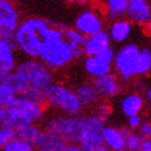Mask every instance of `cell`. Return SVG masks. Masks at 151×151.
Listing matches in <instances>:
<instances>
[{
  "mask_svg": "<svg viewBox=\"0 0 151 151\" xmlns=\"http://www.w3.org/2000/svg\"><path fill=\"white\" fill-rule=\"evenodd\" d=\"M49 21L43 19H27L19 25L14 36V43L29 59H37L43 44Z\"/></svg>",
  "mask_w": 151,
  "mask_h": 151,
  "instance_id": "6da1fadb",
  "label": "cell"
},
{
  "mask_svg": "<svg viewBox=\"0 0 151 151\" xmlns=\"http://www.w3.org/2000/svg\"><path fill=\"white\" fill-rule=\"evenodd\" d=\"M86 127V117H57L47 122L46 127H44V133L60 137L68 144H78L80 134Z\"/></svg>",
  "mask_w": 151,
  "mask_h": 151,
  "instance_id": "7a4b0ae2",
  "label": "cell"
},
{
  "mask_svg": "<svg viewBox=\"0 0 151 151\" xmlns=\"http://www.w3.org/2000/svg\"><path fill=\"white\" fill-rule=\"evenodd\" d=\"M47 106L54 107L69 116H78L82 111V104L73 90L62 84H50L44 90Z\"/></svg>",
  "mask_w": 151,
  "mask_h": 151,
  "instance_id": "3957f363",
  "label": "cell"
},
{
  "mask_svg": "<svg viewBox=\"0 0 151 151\" xmlns=\"http://www.w3.org/2000/svg\"><path fill=\"white\" fill-rule=\"evenodd\" d=\"M15 71L25 79L28 86L44 91L50 84H53L54 75L46 65L35 59L22 62L15 68Z\"/></svg>",
  "mask_w": 151,
  "mask_h": 151,
  "instance_id": "277c9868",
  "label": "cell"
},
{
  "mask_svg": "<svg viewBox=\"0 0 151 151\" xmlns=\"http://www.w3.org/2000/svg\"><path fill=\"white\" fill-rule=\"evenodd\" d=\"M38 59L43 65H46L50 70L63 69L73 60L68 42L64 38L44 43Z\"/></svg>",
  "mask_w": 151,
  "mask_h": 151,
  "instance_id": "5b68a950",
  "label": "cell"
},
{
  "mask_svg": "<svg viewBox=\"0 0 151 151\" xmlns=\"http://www.w3.org/2000/svg\"><path fill=\"white\" fill-rule=\"evenodd\" d=\"M139 52V46L134 43H129L114 55V60H113L112 65H114V69L117 74L122 78V80L129 81L134 78L135 62H137Z\"/></svg>",
  "mask_w": 151,
  "mask_h": 151,
  "instance_id": "8992f818",
  "label": "cell"
},
{
  "mask_svg": "<svg viewBox=\"0 0 151 151\" xmlns=\"http://www.w3.org/2000/svg\"><path fill=\"white\" fill-rule=\"evenodd\" d=\"M20 25L19 12L9 0H0V38L12 41Z\"/></svg>",
  "mask_w": 151,
  "mask_h": 151,
  "instance_id": "52a82bcc",
  "label": "cell"
},
{
  "mask_svg": "<svg viewBox=\"0 0 151 151\" xmlns=\"http://www.w3.org/2000/svg\"><path fill=\"white\" fill-rule=\"evenodd\" d=\"M125 16L133 25L150 27L151 7L147 0H130L128 1Z\"/></svg>",
  "mask_w": 151,
  "mask_h": 151,
  "instance_id": "ba28073f",
  "label": "cell"
},
{
  "mask_svg": "<svg viewBox=\"0 0 151 151\" xmlns=\"http://www.w3.org/2000/svg\"><path fill=\"white\" fill-rule=\"evenodd\" d=\"M75 29L85 37H90L103 29L102 19L92 10H85L76 17Z\"/></svg>",
  "mask_w": 151,
  "mask_h": 151,
  "instance_id": "9c48e42d",
  "label": "cell"
},
{
  "mask_svg": "<svg viewBox=\"0 0 151 151\" xmlns=\"http://www.w3.org/2000/svg\"><path fill=\"white\" fill-rule=\"evenodd\" d=\"M91 85L95 88V91L97 92V95L106 97V99L114 97L120 91V86L118 84V80L114 75H112V74H107V75H104V76L93 79Z\"/></svg>",
  "mask_w": 151,
  "mask_h": 151,
  "instance_id": "30bf717a",
  "label": "cell"
},
{
  "mask_svg": "<svg viewBox=\"0 0 151 151\" xmlns=\"http://www.w3.org/2000/svg\"><path fill=\"white\" fill-rule=\"evenodd\" d=\"M15 46L14 41H7L0 38V71L1 73H12L16 68V57H15Z\"/></svg>",
  "mask_w": 151,
  "mask_h": 151,
  "instance_id": "8fae6325",
  "label": "cell"
},
{
  "mask_svg": "<svg viewBox=\"0 0 151 151\" xmlns=\"http://www.w3.org/2000/svg\"><path fill=\"white\" fill-rule=\"evenodd\" d=\"M27 124H31L29 119L22 112H20L17 108L9 107V108L0 109V125L9 127L11 129L16 130L19 128L25 127Z\"/></svg>",
  "mask_w": 151,
  "mask_h": 151,
  "instance_id": "7c38bea8",
  "label": "cell"
},
{
  "mask_svg": "<svg viewBox=\"0 0 151 151\" xmlns=\"http://www.w3.org/2000/svg\"><path fill=\"white\" fill-rule=\"evenodd\" d=\"M78 145L84 151H108L107 146L103 142L101 133L90 130L87 127L80 134Z\"/></svg>",
  "mask_w": 151,
  "mask_h": 151,
  "instance_id": "4fadbf2b",
  "label": "cell"
},
{
  "mask_svg": "<svg viewBox=\"0 0 151 151\" xmlns=\"http://www.w3.org/2000/svg\"><path fill=\"white\" fill-rule=\"evenodd\" d=\"M111 38L108 36V32L102 29L92 36L86 38V42L84 44V55L86 57H93L100 50L104 49L111 46Z\"/></svg>",
  "mask_w": 151,
  "mask_h": 151,
  "instance_id": "5bb4252c",
  "label": "cell"
},
{
  "mask_svg": "<svg viewBox=\"0 0 151 151\" xmlns=\"http://www.w3.org/2000/svg\"><path fill=\"white\" fill-rule=\"evenodd\" d=\"M12 107L17 108L20 112L24 113V114L29 119V122L33 123V124L41 122V120L43 119V116H44V108L43 107L27 101L22 96L16 97Z\"/></svg>",
  "mask_w": 151,
  "mask_h": 151,
  "instance_id": "9a60e30c",
  "label": "cell"
},
{
  "mask_svg": "<svg viewBox=\"0 0 151 151\" xmlns=\"http://www.w3.org/2000/svg\"><path fill=\"white\" fill-rule=\"evenodd\" d=\"M15 135L20 140H24L28 144H31L35 149H37L43 141L44 138V132L40 129L35 124H27L25 127H21L19 129L15 130Z\"/></svg>",
  "mask_w": 151,
  "mask_h": 151,
  "instance_id": "2e32d148",
  "label": "cell"
},
{
  "mask_svg": "<svg viewBox=\"0 0 151 151\" xmlns=\"http://www.w3.org/2000/svg\"><path fill=\"white\" fill-rule=\"evenodd\" d=\"M132 32H133V24L129 20H125L122 17L113 21V24L109 27L108 36L111 41L116 43H123L130 37Z\"/></svg>",
  "mask_w": 151,
  "mask_h": 151,
  "instance_id": "e0dca14e",
  "label": "cell"
},
{
  "mask_svg": "<svg viewBox=\"0 0 151 151\" xmlns=\"http://www.w3.org/2000/svg\"><path fill=\"white\" fill-rule=\"evenodd\" d=\"M104 145L112 151H125V141L120 129L113 127H104L101 133Z\"/></svg>",
  "mask_w": 151,
  "mask_h": 151,
  "instance_id": "ac0fdd59",
  "label": "cell"
},
{
  "mask_svg": "<svg viewBox=\"0 0 151 151\" xmlns=\"http://www.w3.org/2000/svg\"><path fill=\"white\" fill-rule=\"evenodd\" d=\"M85 70L91 78H101L107 74H111L112 71V64H108L101 60L97 57H86L85 59Z\"/></svg>",
  "mask_w": 151,
  "mask_h": 151,
  "instance_id": "d6986e66",
  "label": "cell"
},
{
  "mask_svg": "<svg viewBox=\"0 0 151 151\" xmlns=\"http://www.w3.org/2000/svg\"><path fill=\"white\" fill-rule=\"evenodd\" d=\"M144 104H145V101L141 95L130 93L122 100L120 107H122V111L127 117H132V116L140 114V112L144 108Z\"/></svg>",
  "mask_w": 151,
  "mask_h": 151,
  "instance_id": "ffe728a7",
  "label": "cell"
},
{
  "mask_svg": "<svg viewBox=\"0 0 151 151\" xmlns=\"http://www.w3.org/2000/svg\"><path fill=\"white\" fill-rule=\"evenodd\" d=\"M151 70V52L149 48H142L135 62L134 76H145Z\"/></svg>",
  "mask_w": 151,
  "mask_h": 151,
  "instance_id": "44dd1931",
  "label": "cell"
},
{
  "mask_svg": "<svg viewBox=\"0 0 151 151\" xmlns=\"http://www.w3.org/2000/svg\"><path fill=\"white\" fill-rule=\"evenodd\" d=\"M74 92L76 95L78 100L80 101V103L82 104V107L84 106H92L99 101V95L95 91L92 85H88V84L80 85Z\"/></svg>",
  "mask_w": 151,
  "mask_h": 151,
  "instance_id": "7402d4cb",
  "label": "cell"
},
{
  "mask_svg": "<svg viewBox=\"0 0 151 151\" xmlns=\"http://www.w3.org/2000/svg\"><path fill=\"white\" fill-rule=\"evenodd\" d=\"M128 0H106V14L111 20H118L125 16Z\"/></svg>",
  "mask_w": 151,
  "mask_h": 151,
  "instance_id": "603a6c76",
  "label": "cell"
},
{
  "mask_svg": "<svg viewBox=\"0 0 151 151\" xmlns=\"http://www.w3.org/2000/svg\"><path fill=\"white\" fill-rule=\"evenodd\" d=\"M68 142L57 135H52L44 133V138L42 144L37 147L38 151H63Z\"/></svg>",
  "mask_w": 151,
  "mask_h": 151,
  "instance_id": "cb8c5ba5",
  "label": "cell"
},
{
  "mask_svg": "<svg viewBox=\"0 0 151 151\" xmlns=\"http://www.w3.org/2000/svg\"><path fill=\"white\" fill-rule=\"evenodd\" d=\"M5 84L9 85L12 88V91L16 93L17 96H20L28 87V85H27V82L25 81V79L22 78L21 75H19L15 70L12 73H10V74H7Z\"/></svg>",
  "mask_w": 151,
  "mask_h": 151,
  "instance_id": "d4e9b609",
  "label": "cell"
},
{
  "mask_svg": "<svg viewBox=\"0 0 151 151\" xmlns=\"http://www.w3.org/2000/svg\"><path fill=\"white\" fill-rule=\"evenodd\" d=\"M20 96H22L24 99H26L29 102L41 106V107H43V108L47 107L46 96H44V92L42 91V90H38V88H35V87L28 86Z\"/></svg>",
  "mask_w": 151,
  "mask_h": 151,
  "instance_id": "484cf974",
  "label": "cell"
},
{
  "mask_svg": "<svg viewBox=\"0 0 151 151\" xmlns=\"http://www.w3.org/2000/svg\"><path fill=\"white\" fill-rule=\"evenodd\" d=\"M120 132H122L124 137L125 151H139L140 150L141 141L144 138H141L140 135L135 134L133 132H129V129H125V128H120Z\"/></svg>",
  "mask_w": 151,
  "mask_h": 151,
  "instance_id": "4316f807",
  "label": "cell"
},
{
  "mask_svg": "<svg viewBox=\"0 0 151 151\" xmlns=\"http://www.w3.org/2000/svg\"><path fill=\"white\" fill-rule=\"evenodd\" d=\"M17 95L12 91V88L7 84H0V109L9 108L14 106Z\"/></svg>",
  "mask_w": 151,
  "mask_h": 151,
  "instance_id": "83f0119b",
  "label": "cell"
},
{
  "mask_svg": "<svg viewBox=\"0 0 151 151\" xmlns=\"http://www.w3.org/2000/svg\"><path fill=\"white\" fill-rule=\"evenodd\" d=\"M4 151H35V147L28 142L15 138L3 147Z\"/></svg>",
  "mask_w": 151,
  "mask_h": 151,
  "instance_id": "f1b7e54d",
  "label": "cell"
},
{
  "mask_svg": "<svg viewBox=\"0 0 151 151\" xmlns=\"http://www.w3.org/2000/svg\"><path fill=\"white\" fill-rule=\"evenodd\" d=\"M86 38L84 35H81L79 31L76 29H71V28H68L66 31H64V40L66 42H73V43H78L80 46H84L85 42H86Z\"/></svg>",
  "mask_w": 151,
  "mask_h": 151,
  "instance_id": "f546056e",
  "label": "cell"
},
{
  "mask_svg": "<svg viewBox=\"0 0 151 151\" xmlns=\"http://www.w3.org/2000/svg\"><path fill=\"white\" fill-rule=\"evenodd\" d=\"M86 123H87V128L90 130L92 132H96V133H102V130L104 129V122L97 116V114H93V116H90L88 118H86Z\"/></svg>",
  "mask_w": 151,
  "mask_h": 151,
  "instance_id": "4dcf8cb0",
  "label": "cell"
},
{
  "mask_svg": "<svg viewBox=\"0 0 151 151\" xmlns=\"http://www.w3.org/2000/svg\"><path fill=\"white\" fill-rule=\"evenodd\" d=\"M16 138L15 135V130L9 127L0 125V147H4L7 142H10Z\"/></svg>",
  "mask_w": 151,
  "mask_h": 151,
  "instance_id": "1f68e13d",
  "label": "cell"
},
{
  "mask_svg": "<svg viewBox=\"0 0 151 151\" xmlns=\"http://www.w3.org/2000/svg\"><path fill=\"white\" fill-rule=\"evenodd\" d=\"M114 55H116L114 50H113V48L109 46V47H107V48H104V49L100 50L95 57L100 58L101 60H103V62L108 63V64H112V63H113V60H114Z\"/></svg>",
  "mask_w": 151,
  "mask_h": 151,
  "instance_id": "d6a6232c",
  "label": "cell"
},
{
  "mask_svg": "<svg viewBox=\"0 0 151 151\" xmlns=\"http://www.w3.org/2000/svg\"><path fill=\"white\" fill-rule=\"evenodd\" d=\"M111 113H112V107H111L109 103L102 102V103H100L99 106H97V116H99L103 122H106V120L108 119Z\"/></svg>",
  "mask_w": 151,
  "mask_h": 151,
  "instance_id": "836d02e7",
  "label": "cell"
},
{
  "mask_svg": "<svg viewBox=\"0 0 151 151\" xmlns=\"http://www.w3.org/2000/svg\"><path fill=\"white\" fill-rule=\"evenodd\" d=\"M68 46H69L73 60H78L84 55V46H80V44L73 43V42H68Z\"/></svg>",
  "mask_w": 151,
  "mask_h": 151,
  "instance_id": "e575fe53",
  "label": "cell"
},
{
  "mask_svg": "<svg viewBox=\"0 0 151 151\" xmlns=\"http://www.w3.org/2000/svg\"><path fill=\"white\" fill-rule=\"evenodd\" d=\"M139 132H140V137L144 139H150L151 137V124L147 120L141 122L139 125Z\"/></svg>",
  "mask_w": 151,
  "mask_h": 151,
  "instance_id": "d590c367",
  "label": "cell"
},
{
  "mask_svg": "<svg viewBox=\"0 0 151 151\" xmlns=\"http://www.w3.org/2000/svg\"><path fill=\"white\" fill-rule=\"evenodd\" d=\"M141 122H142V120H141V117L139 114L138 116L128 117V127H129L130 129H138Z\"/></svg>",
  "mask_w": 151,
  "mask_h": 151,
  "instance_id": "8d00e7d4",
  "label": "cell"
},
{
  "mask_svg": "<svg viewBox=\"0 0 151 151\" xmlns=\"http://www.w3.org/2000/svg\"><path fill=\"white\" fill-rule=\"evenodd\" d=\"M139 151H151V141H150V139H142Z\"/></svg>",
  "mask_w": 151,
  "mask_h": 151,
  "instance_id": "74e56055",
  "label": "cell"
},
{
  "mask_svg": "<svg viewBox=\"0 0 151 151\" xmlns=\"http://www.w3.org/2000/svg\"><path fill=\"white\" fill-rule=\"evenodd\" d=\"M145 97H146V101H151V90L150 88H146V93H145Z\"/></svg>",
  "mask_w": 151,
  "mask_h": 151,
  "instance_id": "f35d334b",
  "label": "cell"
},
{
  "mask_svg": "<svg viewBox=\"0 0 151 151\" xmlns=\"http://www.w3.org/2000/svg\"><path fill=\"white\" fill-rule=\"evenodd\" d=\"M88 1H90V0H76L75 3H78L80 5H86V4H88Z\"/></svg>",
  "mask_w": 151,
  "mask_h": 151,
  "instance_id": "ab89813d",
  "label": "cell"
},
{
  "mask_svg": "<svg viewBox=\"0 0 151 151\" xmlns=\"http://www.w3.org/2000/svg\"><path fill=\"white\" fill-rule=\"evenodd\" d=\"M66 1H68V3H75L76 0H66Z\"/></svg>",
  "mask_w": 151,
  "mask_h": 151,
  "instance_id": "60d3db41",
  "label": "cell"
}]
</instances>
